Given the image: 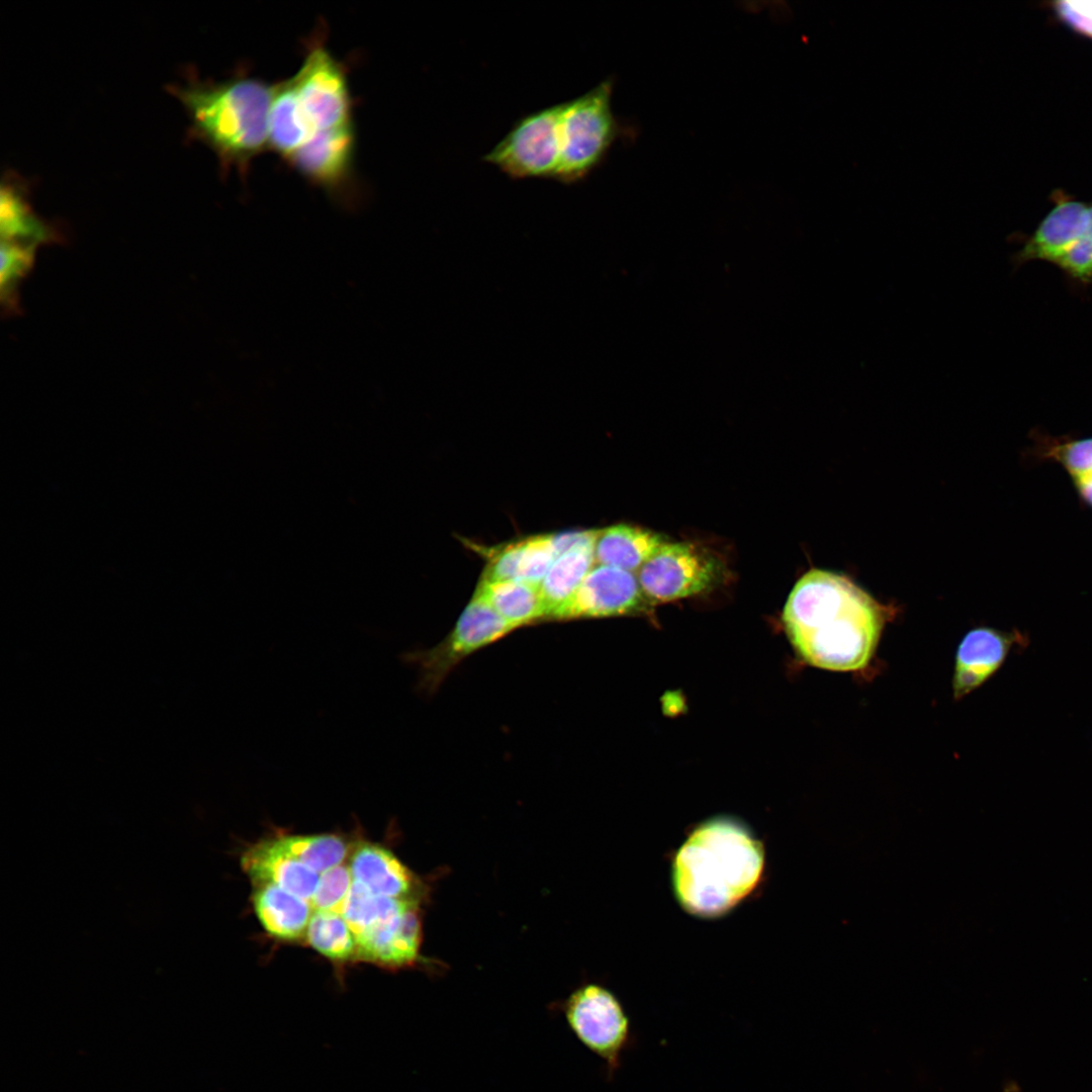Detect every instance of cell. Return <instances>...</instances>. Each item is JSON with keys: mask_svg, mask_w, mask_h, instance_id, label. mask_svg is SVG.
I'll use <instances>...</instances> for the list:
<instances>
[{"mask_svg": "<svg viewBox=\"0 0 1092 1092\" xmlns=\"http://www.w3.org/2000/svg\"><path fill=\"white\" fill-rule=\"evenodd\" d=\"M888 616V608L847 576L812 569L793 587L783 622L808 664L857 671L871 662Z\"/></svg>", "mask_w": 1092, "mask_h": 1092, "instance_id": "obj_1", "label": "cell"}, {"mask_svg": "<svg viewBox=\"0 0 1092 1092\" xmlns=\"http://www.w3.org/2000/svg\"><path fill=\"white\" fill-rule=\"evenodd\" d=\"M764 848L751 830L731 817L699 824L676 850L671 883L690 914L714 918L726 914L758 885Z\"/></svg>", "mask_w": 1092, "mask_h": 1092, "instance_id": "obj_2", "label": "cell"}, {"mask_svg": "<svg viewBox=\"0 0 1092 1092\" xmlns=\"http://www.w3.org/2000/svg\"><path fill=\"white\" fill-rule=\"evenodd\" d=\"M275 84L240 73L222 81L192 75L170 91L181 101L190 120L189 132L217 156L223 170L248 171L251 162L269 149L268 117Z\"/></svg>", "mask_w": 1092, "mask_h": 1092, "instance_id": "obj_3", "label": "cell"}, {"mask_svg": "<svg viewBox=\"0 0 1092 1092\" xmlns=\"http://www.w3.org/2000/svg\"><path fill=\"white\" fill-rule=\"evenodd\" d=\"M612 79L562 102L560 162L555 180L573 184L585 179L606 159L625 127L612 109Z\"/></svg>", "mask_w": 1092, "mask_h": 1092, "instance_id": "obj_4", "label": "cell"}, {"mask_svg": "<svg viewBox=\"0 0 1092 1092\" xmlns=\"http://www.w3.org/2000/svg\"><path fill=\"white\" fill-rule=\"evenodd\" d=\"M567 1026L606 1066L612 1078L633 1043L630 1018L609 989L595 983L576 988L560 1004Z\"/></svg>", "mask_w": 1092, "mask_h": 1092, "instance_id": "obj_5", "label": "cell"}, {"mask_svg": "<svg viewBox=\"0 0 1092 1092\" xmlns=\"http://www.w3.org/2000/svg\"><path fill=\"white\" fill-rule=\"evenodd\" d=\"M562 102L519 118L482 160L512 179L555 180Z\"/></svg>", "mask_w": 1092, "mask_h": 1092, "instance_id": "obj_6", "label": "cell"}, {"mask_svg": "<svg viewBox=\"0 0 1092 1092\" xmlns=\"http://www.w3.org/2000/svg\"><path fill=\"white\" fill-rule=\"evenodd\" d=\"M638 580L651 605L714 588L724 565L712 552L689 542H665L638 570Z\"/></svg>", "mask_w": 1092, "mask_h": 1092, "instance_id": "obj_7", "label": "cell"}, {"mask_svg": "<svg viewBox=\"0 0 1092 1092\" xmlns=\"http://www.w3.org/2000/svg\"><path fill=\"white\" fill-rule=\"evenodd\" d=\"M483 600L474 595L453 630L436 646L412 652L422 691L434 693L464 658L514 631Z\"/></svg>", "mask_w": 1092, "mask_h": 1092, "instance_id": "obj_8", "label": "cell"}, {"mask_svg": "<svg viewBox=\"0 0 1092 1092\" xmlns=\"http://www.w3.org/2000/svg\"><path fill=\"white\" fill-rule=\"evenodd\" d=\"M292 79L314 133L354 124L347 71L322 42L308 49Z\"/></svg>", "mask_w": 1092, "mask_h": 1092, "instance_id": "obj_9", "label": "cell"}, {"mask_svg": "<svg viewBox=\"0 0 1092 1092\" xmlns=\"http://www.w3.org/2000/svg\"><path fill=\"white\" fill-rule=\"evenodd\" d=\"M650 605L634 572L596 564L552 619L631 615Z\"/></svg>", "mask_w": 1092, "mask_h": 1092, "instance_id": "obj_10", "label": "cell"}, {"mask_svg": "<svg viewBox=\"0 0 1092 1092\" xmlns=\"http://www.w3.org/2000/svg\"><path fill=\"white\" fill-rule=\"evenodd\" d=\"M1028 642V636L1018 630L978 627L969 631L956 655L954 698H963L982 686L998 671L1014 647L1025 648Z\"/></svg>", "mask_w": 1092, "mask_h": 1092, "instance_id": "obj_11", "label": "cell"}, {"mask_svg": "<svg viewBox=\"0 0 1092 1092\" xmlns=\"http://www.w3.org/2000/svg\"><path fill=\"white\" fill-rule=\"evenodd\" d=\"M1054 206L1027 238L1015 256L1022 264L1039 260L1054 265L1085 238L1089 224V204L1062 190L1052 195Z\"/></svg>", "mask_w": 1092, "mask_h": 1092, "instance_id": "obj_12", "label": "cell"}, {"mask_svg": "<svg viewBox=\"0 0 1092 1092\" xmlns=\"http://www.w3.org/2000/svg\"><path fill=\"white\" fill-rule=\"evenodd\" d=\"M356 149L354 124L316 131L288 161L316 186L339 191L353 172Z\"/></svg>", "mask_w": 1092, "mask_h": 1092, "instance_id": "obj_13", "label": "cell"}, {"mask_svg": "<svg viewBox=\"0 0 1092 1092\" xmlns=\"http://www.w3.org/2000/svg\"><path fill=\"white\" fill-rule=\"evenodd\" d=\"M244 872L257 885L270 884L310 901L320 875L285 852L275 840L258 842L241 857Z\"/></svg>", "mask_w": 1092, "mask_h": 1092, "instance_id": "obj_14", "label": "cell"}, {"mask_svg": "<svg viewBox=\"0 0 1092 1092\" xmlns=\"http://www.w3.org/2000/svg\"><path fill=\"white\" fill-rule=\"evenodd\" d=\"M421 939L422 923L416 905L358 938L356 956L386 967H406L419 958Z\"/></svg>", "mask_w": 1092, "mask_h": 1092, "instance_id": "obj_15", "label": "cell"}, {"mask_svg": "<svg viewBox=\"0 0 1092 1092\" xmlns=\"http://www.w3.org/2000/svg\"><path fill=\"white\" fill-rule=\"evenodd\" d=\"M354 881L379 896L419 901L416 876L388 849L369 842L354 850L349 864Z\"/></svg>", "mask_w": 1092, "mask_h": 1092, "instance_id": "obj_16", "label": "cell"}, {"mask_svg": "<svg viewBox=\"0 0 1092 1092\" xmlns=\"http://www.w3.org/2000/svg\"><path fill=\"white\" fill-rule=\"evenodd\" d=\"M313 134L292 77L275 84L268 117L269 149L288 162Z\"/></svg>", "mask_w": 1092, "mask_h": 1092, "instance_id": "obj_17", "label": "cell"}, {"mask_svg": "<svg viewBox=\"0 0 1092 1092\" xmlns=\"http://www.w3.org/2000/svg\"><path fill=\"white\" fill-rule=\"evenodd\" d=\"M664 543L660 534L644 528L624 524L612 526L599 531L596 564L636 572Z\"/></svg>", "mask_w": 1092, "mask_h": 1092, "instance_id": "obj_18", "label": "cell"}, {"mask_svg": "<svg viewBox=\"0 0 1092 1092\" xmlns=\"http://www.w3.org/2000/svg\"><path fill=\"white\" fill-rule=\"evenodd\" d=\"M252 901L262 926L280 939L301 936L312 915L308 901L270 884L257 885Z\"/></svg>", "mask_w": 1092, "mask_h": 1092, "instance_id": "obj_19", "label": "cell"}, {"mask_svg": "<svg viewBox=\"0 0 1092 1092\" xmlns=\"http://www.w3.org/2000/svg\"><path fill=\"white\" fill-rule=\"evenodd\" d=\"M596 541L579 544L560 554L547 571L539 586L545 618L553 617L596 565Z\"/></svg>", "mask_w": 1092, "mask_h": 1092, "instance_id": "obj_20", "label": "cell"}, {"mask_svg": "<svg viewBox=\"0 0 1092 1092\" xmlns=\"http://www.w3.org/2000/svg\"><path fill=\"white\" fill-rule=\"evenodd\" d=\"M475 595L515 629L545 618L537 585L517 580L483 579Z\"/></svg>", "mask_w": 1092, "mask_h": 1092, "instance_id": "obj_21", "label": "cell"}, {"mask_svg": "<svg viewBox=\"0 0 1092 1092\" xmlns=\"http://www.w3.org/2000/svg\"><path fill=\"white\" fill-rule=\"evenodd\" d=\"M416 905H419V901L375 895L362 884L353 880L341 915L349 925L355 940H357L370 930Z\"/></svg>", "mask_w": 1092, "mask_h": 1092, "instance_id": "obj_22", "label": "cell"}, {"mask_svg": "<svg viewBox=\"0 0 1092 1092\" xmlns=\"http://www.w3.org/2000/svg\"><path fill=\"white\" fill-rule=\"evenodd\" d=\"M1037 452L1061 465L1081 500L1092 509V437L1042 438Z\"/></svg>", "mask_w": 1092, "mask_h": 1092, "instance_id": "obj_23", "label": "cell"}, {"mask_svg": "<svg viewBox=\"0 0 1092 1092\" xmlns=\"http://www.w3.org/2000/svg\"><path fill=\"white\" fill-rule=\"evenodd\" d=\"M0 210L2 241L36 246L52 236L50 228L33 213L17 183L10 180L2 183Z\"/></svg>", "mask_w": 1092, "mask_h": 1092, "instance_id": "obj_24", "label": "cell"}, {"mask_svg": "<svg viewBox=\"0 0 1092 1092\" xmlns=\"http://www.w3.org/2000/svg\"><path fill=\"white\" fill-rule=\"evenodd\" d=\"M309 944L325 957L345 961L357 953L354 935L339 913L314 911L306 928Z\"/></svg>", "mask_w": 1092, "mask_h": 1092, "instance_id": "obj_25", "label": "cell"}, {"mask_svg": "<svg viewBox=\"0 0 1092 1092\" xmlns=\"http://www.w3.org/2000/svg\"><path fill=\"white\" fill-rule=\"evenodd\" d=\"M276 841L285 852L318 875L341 864L348 850L341 837L331 834L289 835Z\"/></svg>", "mask_w": 1092, "mask_h": 1092, "instance_id": "obj_26", "label": "cell"}, {"mask_svg": "<svg viewBox=\"0 0 1092 1092\" xmlns=\"http://www.w3.org/2000/svg\"><path fill=\"white\" fill-rule=\"evenodd\" d=\"M515 579L540 586L547 571L559 556L553 534L539 535L513 544Z\"/></svg>", "mask_w": 1092, "mask_h": 1092, "instance_id": "obj_27", "label": "cell"}, {"mask_svg": "<svg viewBox=\"0 0 1092 1092\" xmlns=\"http://www.w3.org/2000/svg\"><path fill=\"white\" fill-rule=\"evenodd\" d=\"M35 246L26 243L2 241L1 244V297L8 307L14 303L16 283L31 267Z\"/></svg>", "mask_w": 1092, "mask_h": 1092, "instance_id": "obj_28", "label": "cell"}, {"mask_svg": "<svg viewBox=\"0 0 1092 1092\" xmlns=\"http://www.w3.org/2000/svg\"><path fill=\"white\" fill-rule=\"evenodd\" d=\"M352 883L350 868L343 863L324 872L309 901L312 909L341 914Z\"/></svg>", "mask_w": 1092, "mask_h": 1092, "instance_id": "obj_29", "label": "cell"}, {"mask_svg": "<svg viewBox=\"0 0 1092 1092\" xmlns=\"http://www.w3.org/2000/svg\"><path fill=\"white\" fill-rule=\"evenodd\" d=\"M1056 266L1079 284L1092 283V203L1089 204L1088 236L1065 254Z\"/></svg>", "mask_w": 1092, "mask_h": 1092, "instance_id": "obj_30", "label": "cell"}, {"mask_svg": "<svg viewBox=\"0 0 1092 1092\" xmlns=\"http://www.w3.org/2000/svg\"><path fill=\"white\" fill-rule=\"evenodd\" d=\"M1053 10L1071 29L1092 39V1H1057Z\"/></svg>", "mask_w": 1092, "mask_h": 1092, "instance_id": "obj_31", "label": "cell"}]
</instances>
